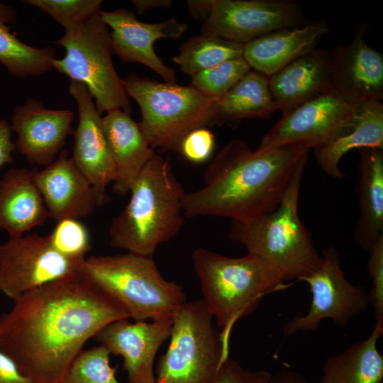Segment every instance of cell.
I'll return each mask as SVG.
<instances>
[{"instance_id": "cell-33", "label": "cell", "mask_w": 383, "mask_h": 383, "mask_svg": "<svg viewBox=\"0 0 383 383\" xmlns=\"http://www.w3.org/2000/svg\"><path fill=\"white\" fill-rule=\"evenodd\" d=\"M50 235L56 250L71 258L85 259L91 248L89 232L78 220L66 219L57 223Z\"/></svg>"}, {"instance_id": "cell-35", "label": "cell", "mask_w": 383, "mask_h": 383, "mask_svg": "<svg viewBox=\"0 0 383 383\" xmlns=\"http://www.w3.org/2000/svg\"><path fill=\"white\" fill-rule=\"evenodd\" d=\"M214 146V135L204 127L189 132L181 141L178 150L189 162L201 163L211 157Z\"/></svg>"}, {"instance_id": "cell-20", "label": "cell", "mask_w": 383, "mask_h": 383, "mask_svg": "<svg viewBox=\"0 0 383 383\" xmlns=\"http://www.w3.org/2000/svg\"><path fill=\"white\" fill-rule=\"evenodd\" d=\"M269 89L282 114L333 89L331 52L316 48L296 58L269 77Z\"/></svg>"}, {"instance_id": "cell-6", "label": "cell", "mask_w": 383, "mask_h": 383, "mask_svg": "<svg viewBox=\"0 0 383 383\" xmlns=\"http://www.w3.org/2000/svg\"><path fill=\"white\" fill-rule=\"evenodd\" d=\"M83 272L135 322L173 318L187 301L182 287L164 278L153 257L128 252L91 255L84 260Z\"/></svg>"}, {"instance_id": "cell-14", "label": "cell", "mask_w": 383, "mask_h": 383, "mask_svg": "<svg viewBox=\"0 0 383 383\" xmlns=\"http://www.w3.org/2000/svg\"><path fill=\"white\" fill-rule=\"evenodd\" d=\"M100 16L110 32L113 54L122 60L140 63L157 73L165 82L175 83L177 74L167 66L154 50L155 42L160 38L176 40L187 30L188 25L174 18L148 23L140 21L134 13L124 8L101 11Z\"/></svg>"}, {"instance_id": "cell-11", "label": "cell", "mask_w": 383, "mask_h": 383, "mask_svg": "<svg viewBox=\"0 0 383 383\" xmlns=\"http://www.w3.org/2000/svg\"><path fill=\"white\" fill-rule=\"evenodd\" d=\"M85 259L60 253L50 235L9 238L0 244V294L13 301L49 282L82 272Z\"/></svg>"}, {"instance_id": "cell-24", "label": "cell", "mask_w": 383, "mask_h": 383, "mask_svg": "<svg viewBox=\"0 0 383 383\" xmlns=\"http://www.w3.org/2000/svg\"><path fill=\"white\" fill-rule=\"evenodd\" d=\"M359 179L355 192L360 216L354 231L355 242L370 251L383 236V150L358 149Z\"/></svg>"}, {"instance_id": "cell-32", "label": "cell", "mask_w": 383, "mask_h": 383, "mask_svg": "<svg viewBox=\"0 0 383 383\" xmlns=\"http://www.w3.org/2000/svg\"><path fill=\"white\" fill-rule=\"evenodd\" d=\"M62 25L65 30L75 27L100 14L101 0H26Z\"/></svg>"}, {"instance_id": "cell-12", "label": "cell", "mask_w": 383, "mask_h": 383, "mask_svg": "<svg viewBox=\"0 0 383 383\" xmlns=\"http://www.w3.org/2000/svg\"><path fill=\"white\" fill-rule=\"evenodd\" d=\"M356 112L357 106L346 103L331 89L282 114L257 148L304 144L313 149L345 133L353 126Z\"/></svg>"}, {"instance_id": "cell-5", "label": "cell", "mask_w": 383, "mask_h": 383, "mask_svg": "<svg viewBox=\"0 0 383 383\" xmlns=\"http://www.w3.org/2000/svg\"><path fill=\"white\" fill-rule=\"evenodd\" d=\"M309 152L301 159L280 204L246 221H231L229 238L274 265L287 281H301L317 270L322 257L307 226L300 220L298 202Z\"/></svg>"}, {"instance_id": "cell-10", "label": "cell", "mask_w": 383, "mask_h": 383, "mask_svg": "<svg viewBox=\"0 0 383 383\" xmlns=\"http://www.w3.org/2000/svg\"><path fill=\"white\" fill-rule=\"evenodd\" d=\"M321 257L319 268L301 280L310 287V308L305 315L296 316L284 326L285 337L298 332L316 331L325 319H331L337 326L344 328L370 304L365 289L352 284L345 278L340 253L334 246L323 249Z\"/></svg>"}, {"instance_id": "cell-16", "label": "cell", "mask_w": 383, "mask_h": 383, "mask_svg": "<svg viewBox=\"0 0 383 383\" xmlns=\"http://www.w3.org/2000/svg\"><path fill=\"white\" fill-rule=\"evenodd\" d=\"M369 33L364 21L348 44L331 52L333 89L352 106L383 99V56L367 44Z\"/></svg>"}, {"instance_id": "cell-41", "label": "cell", "mask_w": 383, "mask_h": 383, "mask_svg": "<svg viewBox=\"0 0 383 383\" xmlns=\"http://www.w3.org/2000/svg\"><path fill=\"white\" fill-rule=\"evenodd\" d=\"M131 2L139 14H143L146 11L152 9H170L173 5L171 0H132Z\"/></svg>"}, {"instance_id": "cell-4", "label": "cell", "mask_w": 383, "mask_h": 383, "mask_svg": "<svg viewBox=\"0 0 383 383\" xmlns=\"http://www.w3.org/2000/svg\"><path fill=\"white\" fill-rule=\"evenodd\" d=\"M124 209L112 219L109 243L114 248L153 257L157 247L181 230L185 194L167 160L156 153L143 168Z\"/></svg>"}, {"instance_id": "cell-9", "label": "cell", "mask_w": 383, "mask_h": 383, "mask_svg": "<svg viewBox=\"0 0 383 383\" xmlns=\"http://www.w3.org/2000/svg\"><path fill=\"white\" fill-rule=\"evenodd\" d=\"M202 299L186 301L172 319L170 344L158 360L156 383H211L229 357Z\"/></svg>"}, {"instance_id": "cell-28", "label": "cell", "mask_w": 383, "mask_h": 383, "mask_svg": "<svg viewBox=\"0 0 383 383\" xmlns=\"http://www.w3.org/2000/svg\"><path fill=\"white\" fill-rule=\"evenodd\" d=\"M17 20L14 8L0 1V63L13 77H38L52 69L55 50L50 46L35 48L16 38L9 24Z\"/></svg>"}, {"instance_id": "cell-22", "label": "cell", "mask_w": 383, "mask_h": 383, "mask_svg": "<svg viewBox=\"0 0 383 383\" xmlns=\"http://www.w3.org/2000/svg\"><path fill=\"white\" fill-rule=\"evenodd\" d=\"M102 126L116 167L113 189L125 196L131 192L143 168L155 152L138 123L122 110L106 113L102 117Z\"/></svg>"}, {"instance_id": "cell-23", "label": "cell", "mask_w": 383, "mask_h": 383, "mask_svg": "<svg viewBox=\"0 0 383 383\" xmlns=\"http://www.w3.org/2000/svg\"><path fill=\"white\" fill-rule=\"evenodd\" d=\"M33 173V170L15 167L0 178V229L9 238L23 236L50 218Z\"/></svg>"}, {"instance_id": "cell-13", "label": "cell", "mask_w": 383, "mask_h": 383, "mask_svg": "<svg viewBox=\"0 0 383 383\" xmlns=\"http://www.w3.org/2000/svg\"><path fill=\"white\" fill-rule=\"evenodd\" d=\"M309 23L293 0H213L201 33L246 44L277 30Z\"/></svg>"}, {"instance_id": "cell-40", "label": "cell", "mask_w": 383, "mask_h": 383, "mask_svg": "<svg viewBox=\"0 0 383 383\" xmlns=\"http://www.w3.org/2000/svg\"><path fill=\"white\" fill-rule=\"evenodd\" d=\"M213 0H190L187 6L190 16L196 19L204 21L209 16L212 8Z\"/></svg>"}, {"instance_id": "cell-8", "label": "cell", "mask_w": 383, "mask_h": 383, "mask_svg": "<svg viewBox=\"0 0 383 383\" xmlns=\"http://www.w3.org/2000/svg\"><path fill=\"white\" fill-rule=\"evenodd\" d=\"M65 30L55 43L64 48L65 55L52 61V69L84 84L100 113L122 110L131 114L129 96L112 61L110 32L100 14Z\"/></svg>"}, {"instance_id": "cell-29", "label": "cell", "mask_w": 383, "mask_h": 383, "mask_svg": "<svg viewBox=\"0 0 383 383\" xmlns=\"http://www.w3.org/2000/svg\"><path fill=\"white\" fill-rule=\"evenodd\" d=\"M244 45L201 33L182 43L172 60L184 74L194 76L225 61L243 56Z\"/></svg>"}, {"instance_id": "cell-3", "label": "cell", "mask_w": 383, "mask_h": 383, "mask_svg": "<svg viewBox=\"0 0 383 383\" xmlns=\"http://www.w3.org/2000/svg\"><path fill=\"white\" fill-rule=\"evenodd\" d=\"M192 260L202 300L215 319L228 354L234 324L252 313L265 296L290 286L274 265L257 255L230 257L199 248Z\"/></svg>"}, {"instance_id": "cell-36", "label": "cell", "mask_w": 383, "mask_h": 383, "mask_svg": "<svg viewBox=\"0 0 383 383\" xmlns=\"http://www.w3.org/2000/svg\"><path fill=\"white\" fill-rule=\"evenodd\" d=\"M271 374L265 370H250L227 357L219 366L211 383H265Z\"/></svg>"}, {"instance_id": "cell-18", "label": "cell", "mask_w": 383, "mask_h": 383, "mask_svg": "<svg viewBox=\"0 0 383 383\" xmlns=\"http://www.w3.org/2000/svg\"><path fill=\"white\" fill-rule=\"evenodd\" d=\"M33 172L49 217L56 223L66 219L79 221L108 201L97 194L66 150H62L43 170L33 169Z\"/></svg>"}, {"instance_id": "cell-30", "label": "cell", "mask_w": 383, "mask_h": 383, "mask_svg": "<svg viewBox=\"0 0 383 383\" xmlns=\"http://www.w3.org/2000/svg\"><path fill=\"white\" fill-rule=\"evenodd\" d=\"M110 355L101 345L82 350L61 383H121L116 367L110 365Z\"/></svg>"}, {"instance_id": "cell-17", "label": "cell", "mask_w": 383, "mask_h": 383, "mask_svg": "<svg viewBox=\"0 0 383 383\" xmlns=\"http://www.w3.org/2000/svg\"><path fill=\"white\" fill-rule=\"evenodd\" d=\"M73 119L70 109H48L38 99H28L13 109L11 117L16 150L29 163L48 166L74 133Z\"/></svg>"}, {"instance_id": "cell-26", "label": "cell", "mask_w": 383, "mask_h": 383, "mask_svg": "<svg viewBox=\"0 0 383 383\" xmlns=\"http://www.w3.org/2000/svg\"><path fill=\"white\" fill-rule=\"evenodd\" d=\"M383 321H377L370 336L327 358L321 383H383V356L377 350Z\"/></svg>"}, {"instance_id": "cell-25", "label": "cell", "mask_w": 383, "mask_h": 383, "mask_svg": "<svg viewBox=\"0 0 383 383\" xmlns=\"http://www.w3.org/2000/svg\"><path fill=\"white\" fill-rule=\"evenodd\" d=\"M383 150V104L372 100L357 105L353 126L332 141L313 148L317 165L327 175L338 179L345 177L339 162L353 149Z\"/></svg>"}, {"instance_id": "cell-19", "label": "cell", "mask_w": 383, "mask_h": 383, "mask_svg": "<svg viewBox=\"0 0 383 383\" xmlns=\"http://www.w3.org/2000/svg\"><path fill=\"white\" fill-rule=\"evenodd\" d=\"M69 93L74 99L79 122L74 131L73 159L97 194L108 199L106 187L116 178V167L102 126V117L87 87L70 81Z\"/></svg>"}, {"instance_id": "cell-7", "label": "cell", "mask_w": 383, "mask_h": 383, "mask_svg": "<svg viewBox=\"0 0 383 383\" xmlns=\"http://www.w3.org/2000/svg\"><path fill=\"white\" fill-rule=\"evenodd\" d=\"M128 96L138 104V123L153 149L178 150L192 131L215 123L218 99L208 97L191 86L159 82L129 75L122 79Z\"/></svg>"}, {"instance_id": "cell-21", "label": "cell", "mask_w": 383, "mask_h": 383, "mask_svg": "<svg viewBox=\"0 0 383 383\" xmlns=\"http://www.w3.org/2000/svg\"><path fill=\"white\" fill-rule=\"evenodd\" d=\"M329 33L330 28L323 19L277 30L245 44L243 56L252 70L270 77L316 48Z\"/></svg>"}, {"instance_id": "cell-38", "label": "cell", "mask_w": 383, "mask_h": 383, "mask_svg": "<svg viewBox=\"0 0 383 383\" xmlns=\"http://www.w3.org/2000/svg\"><path fill=\"white\" fill-rule=\"evenodd\" d=\"M0 383H31L16 363L0 350Z\"/></svg>"}, {"instance_id": "cell-27", "label": "cell", "mask_w": 383, "mask_h": 383, "mask_svg": "<svg viewBox=\"0 0 383 383\" xmlns=\"http://www.w3.org/2000/svg\"><path fill=\"white\" fill-rule=\"evenodd\" d=\"M275 111L269 89V77L250 70L218 99L215 123L233 126L243 119H267Z\"/></svg>"}, {"instance_id": "cell-1", "label": "cell", "mask_w": 383, "mask_h": 383, "mask_svg": "<svg viewBox=\"0 0 383 383\" xmlns=\"http://www.w3.org/2000/svg\"><path fill=\"white\" fill-rule=\"evenodd\" d=\"M127 310L83 271L25 293L0 315V350L31 383H61L89 339Z\"/></svg>"}, {"instance_id": "cell-15", "label": "cell", "mask_w": 383, "mask_h": 383, "mask_svg": "<svg viewBox=\"0 0 383 383\" xmlns=\"http://www.w3.org/2000/svg\"><path fill=\"white\" fill-rule=\"evenodd\" d=\"M128 319L109 323L92 339L110 354L123 358L127 383H156L155 358L162 344L170 336L173 318L134 323Z\"/></svg>"}, {"instance_id": "cell-37", "label": "cell", "mask_w": 383, "mask_h": 383, "mask_svg": "<svg viewBox=\"0 0 383 383\" xmlns=\"http://www.w3.org/2000/svg\"><path fill=\"white\" fill-rule=\"evenodd\" d=\"M12 129L10 122L0 119V169L13 162V153L16 150L11 138Z\"/></svg>"}, {"instance_id": "cell-34", "label": "cell", "mask_w": 383, "mask_h": 383, "mask_svg": "<svg viewBox=\"0 0 383 383\" xmlns=\"http://www.w3.org/2000/svg\"><path fill=\"white\" fill-rule=\"evenodd\" d=\"M367 271L372 281L369 293L370 303L372 306L377 321H383V236L369 251Z\"/></svg>"}, {"instance_id": "cell-2", "label": "cell", "mask_w": 383, "mask_h": 383, "mask_svg": "<svg viewBox=\"0 0 383 383\" xmlns=\"http://www.w3.org/2000/svg\"><path fill=\"white\" fill-rule=\"evenodd\" d=\"M309 145L253 150L240 139L229 141L207 167L204 186L184 194L187 217L246 221L278 206Z\"/></svg>"}, {"instance_id": "cell-31", "label": "cell", "mask_w": 383, "mask_h": 383, "mask_svg": "<svg viewBox=\"0 0 383 383\" xmlns=\"http://www.w3.org/2000/svg\"><path fill=\"white\" fill-rule=\"evenodd\" d=\"M250 70L243 56L238 57L193 76L189 86L208 97L219 99Z\"/></svg>"}, {"instance_id": "cell-39", "label": "cell", "mask_w": 383, "mask_h": 383, "mask_svg": "<svg viewBox=\"0 0 383 383\" xmlns=\"http://www.w3.org/2000/svg\"><path fill=\"white\" fill-rule=\"evenodd\" d=\"M265 383H311L294 370H282L271 374Z\"/></svg>"}]
</instances>
